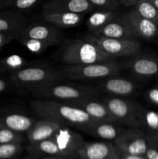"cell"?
Returning a JSON list of instances; mask_svg holds the SVG:
<instances>
[{
  "label": "cell",
  "instance_id": "6da1fadb",
  "mask_svg": "<svg viewBox=\"0 0 158 159\" xmlns=\"http://www.w3.org/2000/svg\"><path fill=\"white\" fill-rule=\"evenodd\" d=\"M30 107L41 119L50 120L65 126L87 130L95 121L83 110L62 100L41 99L33 100Z\"/></svg>",
  "mask_w": 158,
  "mask_h": 159
},
{
  "label": "cell",
  "instance_id": "7a4b0ae2",
  "mask_svg": "<svg viewBox=\"0 0 158 159\" xmlns=\"http://www.w3.org/2000/svg\"><path fill=\"white\" fill-rule=\"evenodd\" d=\"M57 57L63 65H87L115 59L85 38L67 40L57 52Z\"/></svg>",
  "mask_w": 158,
  "mask_h": 159
},
{
  "label": "cell",
  "instance_id": "3957f363",
  "mask_svg": "<svg viewBox=\"0 0 158 159\" xmlns=\"http://www.w3.org/2000/svg\"><path fill=\"white\" fill-rule=\"evenodd\" d=\"M84 141L77 132L63 126L52 137L33 144L41 153L50 155H70L77 154Z\"/></svg>",
  "mask_w": 158,
  "mask_h": 159
},
{
  "label": "cell",
  "instance_id": "277c9868",
  "mask_svg": "<svg viewBox=\"0 0 158 159\" xmlns=\"http://www.w3.org/2000/svg\"><path fill=\"white\" fill-rule=\"evenodd\" d=\"M11 79L16 86L31 92L49 84L60 82L64 79L58 70L50 67L29 65L12 72Z\"/></svg>",
  "mask_w": 158,
  "mask_h": 159
},
{
  "label": "cell",
  "instance_id": "5b68a950",
  "mask_svg": "<svg viewBox=\"0 0 158 159\" xmlns=\"http://www.w3.org/2000/svg\"><path fill=\"white\" fill-rule=\"evenodd\" d=\"M120 67L114 60L87 65H64L58 71L63 79L71 80L102 79L119 74Z\"/></svg>",
  "mask_w": 158,
  "mask_h": 159
},
{
  "label": "cell",
  "instance_id": "8992f818",
  "mask_svg": "<svg viewBox=\"0 0 158 159\" xmlns=\"http://www.w3.org/2000/svg\"><path fill=\"white\" fill-rule=\"evenodd\" d=\"M31 93L38 98L57 100L77 99L95 96L99 94V91L93 87L75 84H60L59 82H54L35 89Z\"/></svg>",
  "mask_w": 158,
  "mask_h": 159
},
{
  "label": "cell",
  "instance_id": "52a82bcc",
  "mask_svg": "<svg viewBox=\"0 0 158 159\" xmlns=\"http://www.w3.org/2000/svg\"><path fill=\"white\" fill-rule=\"evenodd\" d=\"M98 47L102 52L112 57L135 56L141 51L142 45L136 39L108 38L88 34L83 37Z\"/></svg>",
  "mask_w": 158,
  "mask_h": 159
},
{
  "label": "cell",
  "instance_id": "ba28073f",
  "mask_svg": "<svg viewBox=\"0 0 158 159\" xmlns=\"http://www.w3.org/2000/svg\"><path fill=\"white\" fill-rule=\"evenodd\" d=\"M102 100L117 122L123 123L133 127L143 125V110L139 106L119 97H107Z\"/></svg>",
  "mask_w": 158,
  "mask_h": 159
},
{
  "label": "cell",
  "instance_id": "9c48e42d",
  "mask_svg": "<svg viewBox=\"0 0 158 159\" xmlns=\"http://www.w3.org/2000/svg\"><path fill=\"white\" fill-rule=\"evenodd\" d=\"M62 101L73 107L83 110L94 120L105 121V122L113 123V124L117 122L116 118L110 113L108 107L102 102V100H98L94 96Z\"/></svg>",
  "mask_w": 158,
  "mask_h": 159
},
{
  "label": "cell",
  "instance_id": "30bf717a",
  "mask_svg": "<svg viewBox=\"0 0 158 159\" xmlns=\"http://www.w3.org/2000/svg\"><path fill=\"white\" fill-rule=\"evenodd\" d=\"M116 147L124 154L145 155L149 147L148 138L137 130H122L116 140Z\"/></svg>",
  "mask_w": 158,
  "mask_h": 159
},
{
  "label": "cell",
  "instance_id": "8fae6325",
  "mask_svg": "<svg viewBox=\"0 0 158 159\" xmlns=\"http://www.w3.org/2000/svg\"><path fill=\"white\" fill-rule=\"evenodd\" d=\"M26 37L37 39L50 43L53 46L61 43L63 34L58 27L50 23H34L27 24L19 37Z\"/></svg>",
  "mask_w": 158,
  "mask_h": 159
},
{
  "label": "cell",
  "instance_id": "7c38bea8",
  "mask_svg": "<svg viewBox=\"0 0 158 159\" xmlns=\"http://www.w3.org/2000/svg\"><path fill=\"white\" fill-rule=\"evenodd\" d=\"M122 16L133 30L136 37L152 39L158 34V25L139 15L134 9Z\"/></svg>",
  "mask_w": 158,
  "mask_h": 159
},
{
  "label": "cell",
  "instance_id": "4fadbf2b",
  "mask_svg": "<svg viewBox=\"0 0 158 159\" xmlns=\"http://www.w3.org/2000/svg\"><path fill=\"white\" fill-rule=\"evenodd\" d=\"M83 159H119L117 149L107 142H84L78 151Z\"/></svg>",
  "mask_w": 158,
  "mask_h": 159
},
{
  "label": "cell",
  "instance_id": "5bb4252c",
  "mask_svg": "<svg viewBox=\"0 0 158 159\" xmlns=\"http://www.w3.org/2000/svg\"><path fill=\"white\" fill-rule=\"evenodd\" d=\"M94 9L88 0H48L43 6V12H67L85 14Z\"/></svg>",
  "mask_w": 158,
  "mask_h": 159
},
{
  "label": "cell",
  "instance_id": "9a60e30c",
  "mask_svg": "<svg viewBox=\"0 0 158 159\" xmlns=\"http://www.w3.org/2000/svg\"><path fill=\"white\" fill-rule=\"evenodd\" d=\"M91 34L108 38L117 39H135L136 36L133 34L130 26L125 21L123 16H118L108 22L98 30Z\"/></svg>",
  "mask_w": 158,
  "mask_h": 159
},
{
  "label": "cell",
  "instance_id": "2e32d148",
  "mask_svg": "<svg viewBox=\"0 0 158 159\" xmlns=\"http://www.w3.org/2000/svg\"><path fill=\"white\" fill-rule=\"evenodd\" d=\"M63 126L65 125L50 120L42 119L35 121L33 125L26 132L27 138L32 144H37L52 137Z\"/></svg>",
  "mask_w": 158,
  "mask_h": 159
},
{
  "label": "cell",
  "instance_id": "e0dca14e",
  "mask_svg": "<svg viewBox=\"0 0 158 159\" xmlns=\"http://www.w3.org/2000/svg\"><path fill=\"white\" fill-rule=\"evenodd\" d=\"M128 68L139 77H152L158 74V60L150 56H136L128 62Z\"/></svg>",
  "mask_w": 158,
  "mask_h": 159
},
{
  "label": "cell",
  "instance_id": "ac0fdd59",
  "mask_svg": "<svg viewBox=\"0 0 158 159\" xmlns=\"http://www.w3.org/2000/svg\"><path fill=\"white\" fill-rule=\"evenodd\" d=\"M99 85L102 89L115 96H130L136 91V85L130 80L124 78L110 76L102 79Z\"/></svg>",
  "mask_w": 158,
  "mask_h": 159
},
{
  "label": "cell",
  "instance_id": "d6986e66",
  "mask_svg": "<svg viewBox=\"0 0 158 159\" xmlns=\"http://www.w3.org/2000/svg\"><path fill=\"white\" fill-rule=\"evenodd\" d=\"M27 24L26 17L19 12L0 13V32L12 34L15 36V39L20 35Z\"/></svg>",
  "mask_w": 158,
  "mask_h": 159
},
{
  "label": "cell",
  "instance_id": "ffe728a7",
  "mask_svg": "<svg viewBox=\"0 0 158 159\" xmlns=\"http://www.w3.org/2000/svg\"><path fill=\"white\" fill-rule=\"evenodd\" d=\"M41 18L46 23L58 28H71L81 23L84 14L67 12H43Z\"/></svg>",
  "mask_w": 158,
  "mask_h": 159
},
{
  "label": "cell",
  "instance_id": "44dd1931",
  "mask_svg": "<svg viewBox=\"0 0 158 159\" xmlns=\"http://www.w3.org/2000/svg\"><path fill=\"white\" fill-rule=\"evenodd\" d=\"M35 120L20 113L0 114V128H7L14 131L27 132L33 125Z\"/></svg>",
  "mask_w": 158,
  "mask_h": 159
},
{
  "label": "cell",
  "instance_id": "7402d4cb",
  "mask_svg": "<svg viewBox=\"0 0 158 159\" xmlns=\"http://www.w3.org/2000/svg\"><path fill=\"white\" fill-rule=\"evenodd\" d=\"M85 131L104 140H116L122 131V129L116 127L113 123L95 121Z\"/></svg>",
  "mask_w": 158,
  "mask_h": 159
},
{
  "label": "cell",
  "instance_id": "603a6c76",
  "mask_svg": "<svg viewBox=\"0 0 158 159\" xmlns=\"http://www.w3.org/2000/svg\"><path fill=\"white\" fill-rule=\"evenodd\" d=\"M118 11L98 10L92 12L87 20L86 25L91 33L98 30L105 24L119 16Z\"/></svg>",
  "mask_w": 158,
  "mask_h": 159
},
{
  "label": "cell",
  "instance_id": "cb8c5ba5",
  "mask_svg": "<svg viewBox=\"0 0 158 159\" xmlns=\"http://www.w3.org/2000/svg\"><path fill=\"white\" fill-rule=\"evenodd\" d=\"M134 7L139 15L158 25V9L150 0H139Z\"/></svg>",
  "mask_w": 158,
  "mask_h": 159
},
{
  "label": "cell",
  "instance_id": "d4e9b609",
  "mask_svg": "<svg viewBox=\"0 0 158 159\" xmlns=\"http://www.w3.org/2000/svg\"><path fill=\"white\" fill-rule=\"evenodd\" d=\"M15 40H18L23 46H24L29 52L35 54H40L44 52L47 48L52 47L53 44L43 40L30 38L26 37H18Z\"/></svg>",
  "mask_w": 158,
  "mask_h": 159
},
{
  "label": "cell",
  "instance_id": "484cf974",
  "mask_svg": "<svg viewBox=\"0 0 158 159\" xmlns=\"http://www.w3.org/2000/svg\"><path fill=\"white\" fill-rule=\"evenodd\" d=\"M27 64L24 57L18 54H12L0 60V69L12 73L27 66Z\"/></svg>",
  "mask_w": 158,
  "mask_h": 159
},
{
  "label": "cell",
  "instance_id": "4316f807",
  "mask_svg": "<svg viewBox=\"0 0 158 159\" xmlns=\"http://www.w3.org/2000/svg\"><path fill=\"white\" fill-rule=\"evenodd\" d=\"M143 125H145L150 133H158V113L153 110H143Z\"/></svg>",
  "mask_w": 158,
  "mask_h": 159
},
{
  "label": "cell",
  "instance_id": "83f0119b",
  "mask_svg": "<svg viewBox=\"0 0 158 159\" xmlns=\"http://www.w3.org/2000/svg\"><path fill=\"white\" fill-rule=\"evenodd\" d=\"M22 133L7 128H0V144L19 143L23 141Z\"/></svg>",
  "mask_w": 158,
  "mask_h": 159
},
{
  "label": "cell",
  "instance_id": "f1b7e54d",
  "mask_svg": "<svg viewBox=\"0 0 158 159\" xmlns=\"http://www.w3.org/2000/svg\"><path fill=\"white\" fill-rule=\"evenodd\" d=\"M98 10L117 11L119 3L118 0H88Z\"/></svg>",
  "mask_w": 158,
  "mask_h": 159
},
{
  "label": "cell",
  "instance_id": "f546056e",
  "mask_svg": "<svg viewBox=\"0 0 158 159\" xmlns=\"http://www.w3.org/2000/svg\"><path fill=\"white\" fill-rule=\"evenodd\" d=\"M20 148L21 146L19 143L0 144V158L6 159L12 158L20 152Z\"/></svg>",
  "mask_w": 158,
  "mask_h": 159
},
{
  "label": "cell",
  "instance_id": "4dcf8cb0",
  "mask_svg": "<svg viewBox=\"0 0 158 159\" xmlns=\"http://www.w3.org/2000/svg\"><path fill=\"white\" fill-rule=\"evenodd\" d=\"M40 0H13L12 5L14 8L19 10H26L33 7Z\"/></svg>",
  "mask_w": 158,
  "mask_h": 159
},
{
  "label": "cell",
  "instance_id": "1f68e13d",
  "mask_svg": "<svg viewBox=\"0 0 158 159\" xmlns=\"http://www.w3.org/2000/svg\"><path fill=\"white\" fill-rule=\"evenodd\" d=\"M149 140V139H148ZM150 141V145L147 148V152L145 154V157L147 159H158V149L153 144V143Z\"/></svg>",
  "mask_w": 158,
  "mask_h": 159
},
{
  "label": "cell",
  "instance_id": "d6a6232c",
  "mask_svg": "<svg viewBox=\"0 0 158 159\" xmlns=\"http://www.w3.org/2000/svg\"><path fill=\"white\" fill-rule=\"evenodd\" d=\"M147 97L152 103L158 106V86L149 89L147 93Z\"/></svg>",
  "mask_w": 158,
  "mask_h": 159
},
{
  "label": "cell",
  "instance_id": "836d02e7",
  "mask_svg": "<svg viewBox=\"0 0 158 159\" xmlns=\"http://www.w3.org/2000/svg\"><path fill=\"white\" fill-rule=\"evenodd\" d=\"M13 39H15V36L12 35V34H6V33L0 32V51L2 49L5 45L9 43Z\"/></svg>",
  "mask_w": 158,
  "mask_h": 159
},
{
  "label": "cell",
  "instance_id": "e575fe53",
  "mask_svg": "<svg viewBox=\"0 0 158 159\" xmlns=\"http://www.w3.org/2000/svg\"><path fill=\"white\" fill-rule=\"evenodd\" d=\"M139 0H118L119 5L125 6V7H132L137 3Z\"/></svg>",
  "mask_w": 158,
  "mask_h": 159
},
{
  "label": "cell",
  "instance_id": "d590c367",
  "mask_svg": "<svg viewBox=\"0 0 158 159\" xmlns=\"http://www.w3.org/2000/svg\"><path fill=\"white\" fill-rule=\"evenodd\" d=\"M122 159H147V158L143 157V155H134L125 154Z\"/></svg>",
  "mask_w": 158,
  "mask_h": 159
},
{
  "label": "cell",
  "instance_id": "8d00e7d4",
  "mask_svg": "<svg viewBox=\"0 0 158 159\" xmlns=\"http://www.w3.org/2000/svg\"><path fill=\"white\" fill-rule=\"evenodd\" d=\"M147 138L150 141L158 144V133H150V134L147 136Z\"/></svg>",
  "mask_w": 158,
  "mask_h": 159
},
{
  "label": "cell",
  "instance_id": "74e56055",
  "mask_svg": "<svg viewBox=\"0 0 158 159\" xmlns=\"http://www.w3.org/2000/svg\"><path fill=\"white\" fill-rule=\"evenodd\" d=\"M7 87H8L7 82H6L5 80H3V79H0V93L4 92L5 90L7 89Z\"/></svg>",
  "mask_w": 158,
  "mask_h": 159
},
{
  "label": "cell",
  "instance_id": "f35d334b",
  "mask_svg": "<svg viewBox=\"0 0 158 159\" xmlns=\"http://www.w3.org/2000/svg\"><path fill=\"white\" fill-rule=\"evenodd\" d=\"M150 1L151 2L153 3L155 6H156V9H158V0H150Z\"/></svg>",
  "mask_w": 158,
  "mask_h": 159
},
{
  "label": "cell",
  "instance_id": "ab89813d",
  "mask_svg": "<svg viewBox=\"0 0 158 159\" xmlns=\"http://www.w3.org/2000/svg\"><path fill=\"white\" fill-rule=\"evenodd\" d=\"M151 142H152V143H153V145H154V146H155V147H156V148H157V149H158V144H156V143L153 142V141H151Z\"/></svg>",
  "mask_w": 158,
  "mask_h": 159
},
{
  "label": "cell",
  "instance_id": "60d3db41",
  "mask_svg": "<svg viewBox=\"0 0 158 159\" xmlns=\"http://www.w3.org/2000/svg\"><path fill=\"white\" fill-rule=\"evenodd\" d=\"M12 1H13V0H12Z\"/></svg>",
  "mask_w": 158,
  "mask_h": 159
}]
</instances>
